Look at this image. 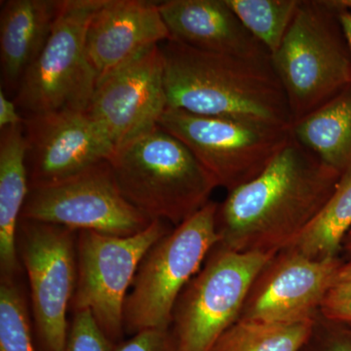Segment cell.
I'll return each mask as SVG.
<instances>
[{
    "label": "cell",
    "mask_w": 351,
    "mask_h": 351,
    "mask_svg": "<svg viewBox=\"0 0 351 351\" xmlns=\"http://www.w3.org/2000/svg\"><path fill=\"white\" fill-rule=\"evenodd\" d=\"M341 176L293 136L252 181L218 204L219 246L237 252L290 248L315 219Z\"/></svg>",
    "instance_id": "cell-1"
},
{
    "label": "cell",
    "mask_w": 351,
    "mask_h": 351,
    "mask_svg": "<svg viewBox=\"0 0 351 351\" xmlns=\"http://www.w3.org/2000/svg\"><path fill=\"white\" fill-rule=\"evenodd\" d=\"M160 47L168 108L292 128L294 120L271 58L214 54L174 40Z\"/></svg>",
    "instance_id": "cell-2"
},
{
    "label": "cell",
    "mask_w": 351,
    "mask_h": 351,
    "mask_svg": "<svg viewBox=\"0 0 351 351\" xmlns=\"http://www.w3.org/2000/svg\"><path fill=\"white\" fill-rule=\"evenodd\" d=\"M108 161L129 203L175 226L206 206L218 188L191 149L159 125L115 149Z\"/></svg>",
    "instance_id": "cell-3"
},
{
    "label": "cell",
    "mask_w": 351,
    "mask_h": 351,
    "mask_svg": "<svg viewBox=\"0 0 351 351\" xmlns=\"http://www.w3.org/2000/svg\"><path fill=\"white\" fill-rule=\"evenodd\" d=\"M271 64L294 123L350 84V46L334 0H300Z\"/></svg>",
    "instance_id": "cell-4"
},
{
    "label": "cell",
    "mask_w": 351,
    "mask_h": 351,
    "mask_svg": "<svg viewBox=\"0 0 351 351\" xmlns=\"http://www.w3.org/2000/svg\"><path fill=\"white\" fill-rule=\"evenodd\" d=\"M217 209L218 203L210 201L147 252L127 295L125 334L171 328L180 295L218 244Z\"/></svg>",
    "instance_id": "cell-5"
},
{
    "label": "cell",
    "mask_w": 351,
    "mask_h": 351,
    "mask_svg": "<svg viewBox=\"0 0 351 351\" xmlns=\"http://www.w3.org/2000/svg\"><path fill=\"white\" fill-rule=\"evenodd\" d=\"M103 0H63L38 58L15 94L24 117L71 110L87 112L96 90V71L86 53L88 25Z\"/></svg>",
    "instance_id": "cell-6"
},
{
    "label": "cell",
    "mask_w": 351,
    "mask_h": 351,
    "mask_svg": "<svg viewBox=\"0 0 351 351\" xmlns=\"http://www.w3.org/2000/svg\"><path fill=\"white\" fill-rule=\"evenodd\" d=\"M276 254L217 245L176 302L171 330L178 351L211 350L239 320L254 281Z\"/></svg>",
    "instance_id": "cell-7"
},
{
    "label": "cell",
    "mask_w": 351,
    "mask_h": 351,
    "mask_svg": "<svg viewBox=\"0 0 351 351\" xmlns=\"http://www.w3.org/2000/svg\"><path fill=\"white\" fill-rule=\"evenodd\" d=\"M171 230L169 223L154 219L130 237L77 232V281L71 307L73 313L90 311L114 345L125 335L124 306L138 267L149 249Z\"/></svg>",
    "instance_id": "cell-8"
},
{
    "label": "cell",
    "mask_w": 351,
    "mask_h": 351,
    "mask_svg": "<svg viewBox=\"0 0 351 351\" xmlns=\"http://www.w3.org/2000/svg\"><path fill=\"white\" fill-rule=\"evenodd\" d=\"M158 125L182 141L228 191L258 177L293 137L292 128L170 108Z\"/></svg>",
    "instance_id": "cell-9"
},
{
    "label": "cell",
    "mask_w": 351,
    "mask_h": 351,
    "mask_svg": "<svg viewBox=\"0 0 351 351\" xmlns=\"http://www.w3.org/2000/svg\"><path fill=\"white\" fill-rule=\"evenodd\" d=\"M77 230L21 219L18 253L29 277L38 351H64L77 281Z\"/></svg>",
    "instance_id": "cell-10"
},
{
    "label": "cell",
    "mask_w": 351,
    "mask_h": 351,
    "mask_svg": "<svg viewBox=\"0 0 351 351\" xmlns=\"http://www.w3.org/2000/svg\"><path fill=\"white\" fill-rule=\"evenodd\" d=\"M21 219L121 237L143 232L154 221L126 200L108 160L63 181L29 188Z\"/></svg>",
    "instance_id": "cell-11"
},
{
    "label": "cell",
    "mask_w": 351,
    "mask_h": 351,
    "mask_svg": "<svg viewBox=\"0 0 351 351\" xmlns=\"http://www.w3.org/2000/svg\"><path fill=\"white\" fill-rule=\"evenodd\" d=\"M160 45L143 51L97 84L87 112L114 149L158 126L168 108Z\"/></svg>",
    "instance_id": "cell-12"
},
{
    "label": "cell",
    "mask_w": 351,
    "mask_h": 351,
    "mask_svg": "<svg viewBox=\"0 0 351 351\" xmlns=\"http://www.w3.org/2000/svg\"><path fill=\"white\" fill-rule=\"evenodd\" d=\"M341 265L337 257L316 260L294 248L278 252L254 281L239 320L317 319Z\"/></svg>",
    "instance_id": "cell-13"
},
{
    "label": "cell",
    "mask_w": 351,
    "mask_h": 351,
    "mask_svg": "<svg viewBox=\"0 0 351 351\" xmlns=\"http://www.w3.org/2000/svg\"><path fill=\"white\" fill-rule=\"evenodd\" d=\"M29 188L63 181L110 160V138L87 112L57 110L25 117Z\"/></svg>",
    "instance_id": "cell-14"
},
{
    "label": "cell",
    "mask_w": 351,
    "mask_h": 351,
    "mask_svg": "<svg viewBox=\"0 0 351 351\" xmlns=\"http://www.w3.org/2000/svg\"><path fill=\"white\" fill-rule=\"evenodd\" d=\"M168 40L158 2L103 0L88 25L85 46L99 82L143 51Z\"/></svg>",
    "instance_id": "cell-15"
},
{
    "label": "cell",
    "mask_w": 351,
    "mask_h": 351,
    "mask_svg": "<svg viewBox=\"0 0 351 351\" xmlns=\"http://www.w3.org/2000/svg\"><path fill=\"white\" fill-rule=\"evenodd\" d=\"M158 5L171 40L214 54L257 60L271 58L226 0H167L158 2Z\"/></svg>",
    "instance_id": "cell-16"
},
{
    "label": "cell",
    "mask_w": 351,
    "mask_h": 351,
    "mask_svg": "<svg viewBox=\"0 0 351 351\" xmlns=\"http://www.w3.org/2000/svg\"><path fill=\"white\" fill-rule=\"evenodd\" d=\"M1 3V89L16 94L25 71L47 43L63 0H6Z\"/></svg>",
    "instance_id": "cell-17"
},
{
    "label": "cell",
    "mask_w": 351,
    "mask_h": 351,
    "mask_svg": "<svg viewBox=\"0 0 351 351\" xmlns=\"http://www.w3.org/2000/svg\"><path fill=\"white\" fill-rule=\"evenodd\" d=\"M24 124L0 130V270L14 279L19 270L18 230L29 193Z\"/></svg>",
    "instance_id": "cell-18"
},
{
    "label": "cell",
    "mask_w": 351,
    "mask_h": 351,
    "mask_svg": "<svg viewBox=\"0 0 351 351\" xmlns=\"http://www.w3.org/2000/svg\"><path fill=\"white\" fill-rule=\"evenodd\" d=\"M292 134L300 144L343 177L351 173V83L331 100L298 120Z\"/></svg>",
    "instance_id": "cell-19"
},
{
    "label": "cell",
    "mask_w": 351,
    "mask_h": 351,
    "mask_svg": "<svg viewBox=\"0 0 351 351\" xmlns=\"http://www.w3.org/2000/svg\"><path fill=\"white\" fill-rule=\"evenodd\" d=\"M351 228V173L341 177L331 197L292 247L306 257H337Z\"/></svg>",
    "instance_id": "cell-20"
},
{
    "label": "cell",
    "mask_w": 351,
    "mask_h": 351,
    "mask_svg": "<svg viewBox=\"0 0 351 351\" xmlns=\"http://www.w3.org/2000/svg\"><path fill=\"white\" fill-rule=\"evenodd\" d=\"M316 320L297 323L237 320L210 351H301Z\"/></svg>",
    "instance_id": "cell-21"
},
{
    "label": "cell",
    "mask_w": 351,
    "mask_h": 351,
    "mask_svg": "<svg viewBox=\"0 0 351 351\" xmlns=\"http://www.w3.org/2000/svg\"><path fill=\"white\" fill-rule=\"evenodd\" d=\"M244 27L270 55L276 53L294 19L300 0H226Z\"/></svg>",
    "instance_id": "cell-22"
},
{
    "label": "cell",
    "mask_w": 351,
    "mask_h": 351,
    "mask_svg": "<svg viewBox=\"0 0 351 351\" xmlns=\"http://www.w3.org/2000/svg\"><path fill=\"white\" fill-rule=\"evenodd\" d=\"M0 351H38L24 295L14 279L0 284Z\"/></svg>",
    "instance_id": "cell-23"
},
{
    "label": "cell",
    "mask_w": 351,
    "mask_h": 351,
    "mask_svg": "<svg viewBox=\"0 0 351 351\" xmlns=\"http://www.w3.org/2000/svg\"><path fill=\"white\" fill-rule=\"evenodd\" d=\"M114 346L90 311L73 313L64 351H113Z\"/></svg>",
    "instance_id": "cell-24"
},
{
    "label": "cell",
    "mask_w": 351,
    "mask_h": 351,
    "mask_svg": "<svg viewBox=\"0 0 351 351\" xmlns=\"http://www.w3.org/2000/svg\"><path fill=\"white\" fill-rule=\"evenodd\" d=\"M301 351H351V330L320 315Z\"/></svg>",
    "instance_id": "cell-25"
},
{
    "label": "cell",
    "mask_w": 351,
    "mask_h": 351,
    "mask_svg": "<svg viewBox=\"0 0 351 351\" xmlns=\"http://www.w3.org/2000/svg\"><path fill=\"white\" fill-rule=\"evenodd\" d=\"M113 351H178L172 330L149 329L117 343Z\"/></svg>",
    "instance_id": "cell-26"
},
{
    "label": "cell",
    "mask_w": 351,
    "mask_h": 351,
    "mask_svg": "<svg viewBox=\"0 0 351 351\" xmlns=\"http://www.w3.org/2000/svg\"><path fill=\"white\" fill-rule=\"evenodd\" d=\"M348 300H351V262L345 265L341 263L325 302Z\"/></svg>",
    "instance_id": "cell-27"
},
{
    "label": "cell",
    "mask_w": 351,
    "mask_h": 351,
    "mask_svg": "<svg viewBox=\"0 0 351 351\" xmlns=\"http://www.w3.org/2000/svg\"><path fill=\"white\" fill-rule=\"evenodd\" d=\"M320 315L331 322L351 328V300L325 302Z\"/></svg>",
    "instance_id": "cell-28"
},
{
    "label": "cell",
    "mask_w": 351,
    "mask_h": 351,
    "mask_svg": "<svg viewBox=\"0 0 351 351\" xmlns=\"http://www.w3.org/2000/svg\"><path fill=\"white\" fill-rule=\"evenodd\" d=\"M24 122L25 117L21 115L15 101L8 98L3 89H0V130L22 125Z\"/></svg>",
    "instance_id": "cell-29"
},
{
    "label": "cell",
    "mask_w": 351,
    "mask_h": 351,
    "mask_svg": "<svg viewBox=\"0 0 351 351\" xmlns=\"http://www.w3.org/2000/svg\"><path fill=\"white\" fill-rule=\"evenodd\" d=\"M337 7H338L339 8V21H341V25H343V32H345L346 40H348V46H350L351 55V11L346 10V9L343 8H339V6Z\"/></svg>",
    "instance_id": "cell-30"
},
{
    "label": "cell",
    "mask_w": 351,
    "mask_h": 351,
    "mask_svg": "<svg viewBox=\"0 0 351 351\" xmlns=\"http://www.w3.org/2000/svg\"><path fill=\"white\" fill-rule=\"evenodd\" d=\"M334 1L339 8L351 11V0H334Z\"/></svg>",
    "instance_id": "cell-31"
},
{
    "label": "cell",
    "mask_w": 351,
    "mask_h": 351,
    "mask_svg": "<svg viewBox=\"0 0 351 351\" xmlns=\"http://www.w3.org/2000/svg\"><path fill=\"white\" fill-rule=\"evenodd\" d=\"M345 241L346 242V246H348V248L351 249V228L348 234H346Z\"/></svg>",
    "instance_id": "cell-32"
}]
</instances>
